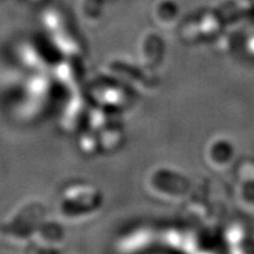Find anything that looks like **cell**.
<instances>
[{
    "label": "cell",
    "mask_w": 254,
    "mask_h": 254,
    "mask_svg": "<svg viewBox=\"0 0 254 254\" xmlns=\"http://www.w3.org/2000/svg\"><path fill=\"white\" fill-rule=\"evenodd\" d=\"M65 230L58 221L45 219L34 231L30 247L39 253H56L65 244Z\"/></svg>",
    "instance_id": "cell-8"
},
{
    "label": "cell",
    "mask_w": 254,
    "mask_h": 254,
    "mask_svg": "<svg viewBox=\"0 0 254 254\" xmlns=\"http://www.w3.org/2000/svg\"><path fill=\"white\" fill-rule=\"evenodd\" d=\"M46 218V208L40 200H26L6 215L0 225V234L11 246L28 249L34 231Z\"/></svg>",
    "instance_id": "cell-1"
},
{
    "label": "cell",
    "mask_w": 254,
    "mask_h": 254,
    "mask_svg": "<svg viewBox=\"0 0 254 254\" xmlns=\"http://www.w3.org/2000/svg\"><path fill=\"white\" fill-rule=\"evenodd\" d=\"M165 56V43L163 38L154 32H147L139 38L136 45V62L144 68L155 71Z\"/></svg>",
    "instance_id": "cell-9"
},
{
    "label": "cell",
    "mask_w": 254,
    "mask_h": 254,
    "mask_svg": "<svg viewBox=\"0 0 254 254\" xmlns=\"http://www.w3.org/2000/svg\"><path fill=\"white\" fill-rule=\"evenodd\" d=\"M97 132L99 134L103 152H114L119 150L125 141V131H124L122 123L113 124Z\"/></svg>",
    "instance_id": "cell-15"
},
{
    "label": "cell",
    "mask_w": 254,
    "mask_h": 254,
    "mask_svg": "<svg viewBox=\"0 0 254 254\" xmlns=\"http://www.w3.org/2000/svg\"><path fill=\"white\" fill-rule=\"evenodd\" d=\"M145 186L153 198L166 202L182 201L189 195L190 180L172 167L157 166L146 176Z\"/></svg>",
    "instance_id": "cell-4"
},
{
    "label": "cell",
    "mask_w": 254,
    "mask_h": 254,
    "mask_svg": "<svg viewBox=\"0 0 254 254\" xmlns=\"http://www.w3.org/2000/svg\"><path fill=\"white\" fill-rule=\"evenodd\" d=\"M78 142L77 146L79 151L81 152L85 157H95L100 153L101 146L99 140V134L95 129L91 128V127H84L81 131L78 133Z\"/></svg>",
    "instance_id": "cell-17"
},
{
    "label": "cell",
    "mask_w": 254,
    "mask_h": 254,
    "mask_svg": "<svg viewBox=\"0 0 254 254\" xmlns=\"http://www.w3.org/2000/svg\"><path fill=\"white\" fill-rule=\"evenodd\" d=\"M153 239L154 233L150 228H136L120 239L118 243V250L120 252L126 253L139 252V251H144L148 246H151Z\"/></svg>",
    "instance_id": "cell-14"
},
{
    "label": "cell",
    "mask_w": 254,
    "mask_h": 254,
    "mask_svg": "<svg viewBox=\"0 0 254 254\" xmlns=\"http://www.w3.org/2000/svg\"><path fill=\"white\" fill-rule=\"evenodd\" d=\"M86 94L92 105L122 113L131 106L133 94L135 93L125 85L104 74L103 79L91 82Z\"/></svg>",
    "instance_id": "cell-5"
},
{
    "label": "cell",
    "mask_w": 254,
    "mask_h": 254,
    "mask_svg": "<svg viewBox=\"0 0 254 254\" xmlns=\"http://www.w3.org/2000/svg\"><path fill=\"white\" fill-rule=\"evenodd\" d=\"M236 150L231 140L226 138H214L206 146V161L215 170H222L233 161Z\"/></svg>",
    "instance_id": "cell-12"
},
{
    "label": "cell",
    "mask_w": 254,
    "mask_h": 254,
    "mask_svg": "<svg viewBox=\"0 0 254 254\" xmlns=\"http://www.w3.org/2000/svg\"><path fill=\"white\" fill-rule=\"evenodd\" d=\"M49 41L60 58L80 59L85 53L80 39L65 30L51 34Z\"/></svg>",
    "instance_id": "cell-13"
},
{
    "label": "cell",
    "mask_w": 254,
    "mask_h": 254,
    "mask_svg": "<svg viewBox=\"0 0 254 254\" xmlns=\"http://www.w3.org/2000/svg\"><path fill=\"white\" fill-rule=\"evenodd\" d=\"M91 100L81 90L71 92L59 116V127L66 134H75L87 125Z\"/></svg>",
    "instance_id": "cell-6"
},
{
    "label": "cell",
    "mask_w": 254,
    "mask_h": 254,
    "mask_svg": "<svg viewBox=\"0 0 254 254\" xmlns=\"http://www.w3.org/2000/svg\"><path fill=\"white\" fill-rule=\"evenodd\" d=\"M103 205L101 192L93 184L74 182L64 187L58 201V212L63 220L80 224L93 218Z\"/></svg>",
    "instance_id": "cell-2"
},
{
    "label": "cell",
    "mask_w": 254,
    "mask_h": 254,
    "mask_svg": "<svg viewBox=\"0 0 254 254\" xmlns=\"http://www.w3.org/2000/svg\"><path fill=\"white\" fill-rule=\"evenodd\" d=\"M105 75L125 85L135 94H151L158 88L159 79L153 69L144 68L138 62L125 57L107 60L103 67Z\"/></svg>",
    "instance_id": "cell-3"
},
{
    "label": "cell",
    "mask_w": 254,
    "mask_h": 254,
    "mask_svg": "<svg viewBox=\"0 0 254 254\" xmlns=\"http://www.w3.org/2000/svg\"><path fill=\"white\" fill-rule=\"evenodd\" d=\"M56 85L57 82L51 73L49 74L47 72H34L25 84L26 99L43 106L52 98Z\"/></svg>",
    "instance_id": "cell-11"
},
{
    "label": "cell",
    "mask_w": 254,
    "mask_h": 254,
    "mask_svg": "<svg viewBox=\"0 0 254 254\" xmlns=\"http://www.w3.org/2000/svg\"><path fill=\"white\" fill-rule=\"evenodd\" d=\"M79 60L80 59L59 58L50 71L57 85L66 88L69 93L80 90L84 71Z\"/></svg>",
    "instance_id": "cell-10"
},
{
    "label": "cell",
    "mask_w": 254,
    "mask_h": 254,
    "mask_svg": "<svg viewBox=\"0 0 254 254\" xmlns=\"http://www.w3.org/2000/svg\"><path fill=\"white\" fill-rule=\"evenodd\" d=\"M120 122H122L120 112H116V111H111L93 105L91 107L90 114H88L87 126L95 129V131H100L105 127Z\"/></svg>",
    "instance_id": "cell-16"
},
{
    "label": "cell",
    "mask_w": 254,
    "mask_h": 254,
    "mask_svg": "<svg viewBox=\"0 0 254 254\" xmlns=\"http://www.w3.org/2000/svg\"><path fill=\"white\" fill-rule=\"evenodd\" d=\"M247 50H249L252 55H254V38H251V39L247 41Z\"/></svg>",
    "instance_id": "cell-18"
},
{
    "label": "cell",
    "mask_w": 254,
    "mask_h": 254,
    "mask_svg": "<svg viewBox=\"0 0 254 254\" xmlns=\"http://www.w3.org/2000/svg\"><path fill=\"white\" fill-rule=\"evenodd\" d=\"M56 52L52 45L38 39H27L21 41L18 47V58L25 67L33 72L51 71L52 66L59 58H53ZM59 57V56H58Z\"/></svg>",
    "instance_id": "cell-7"
}]
</instances>
